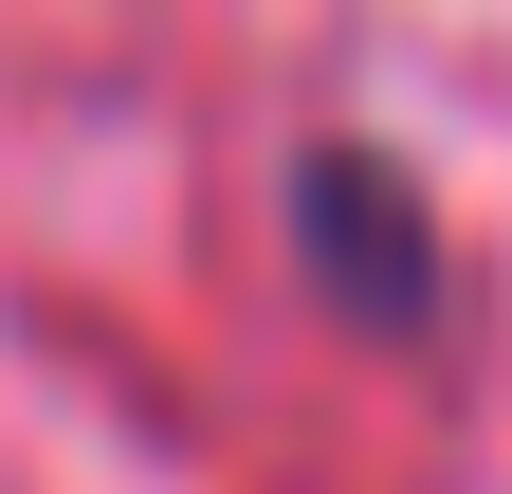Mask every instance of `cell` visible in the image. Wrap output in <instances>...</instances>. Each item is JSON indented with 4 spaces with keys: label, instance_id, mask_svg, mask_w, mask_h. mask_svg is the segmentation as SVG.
I'll return each instance as SVG.
<instances>
[{
    "label": "cell",
    "instance_id": "1",
    "mask_svg": "<svg viewBox=\"0 0 512 494\" xmlns=\"http://www.w3.org/2000/svg\"><path fill=\"white\" fill-rule=\"evenodd\" d=\"M275 220H293V257H311V293H330L348 330H384V348L439 330V275H458V257H439V202H421L366 129H311V147L275 165Z\"/></svg>",
    "mask_w": 512,
    "mask_h": 494
}]
</instances>
